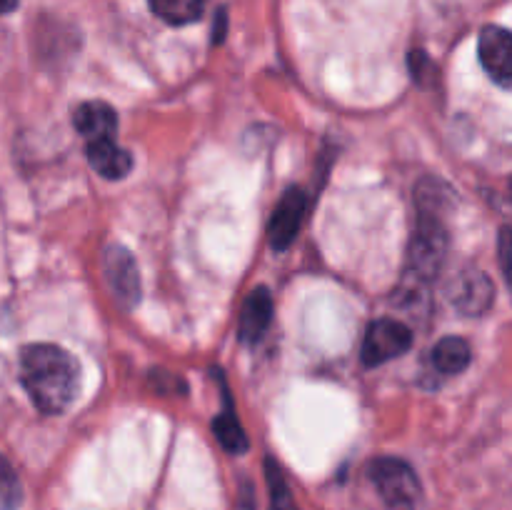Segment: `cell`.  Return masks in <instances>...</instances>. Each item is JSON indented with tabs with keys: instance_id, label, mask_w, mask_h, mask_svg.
<instances>
[{
	"instance_id": "obj_1",
	"label": "cell",
	"mask_w": 512,
	"mask_h": 510,
	"mask_svg": "<svg viewBox=\"0 0 512 510\" xmlns=\"http://www.w3.org/2000/svg\"><path fill=\"white\" fill-rule=\"evenodd\" d=\"M20 383L40 413L60 415L78 393V360L53 343L25 345L20 350Z\"/></svg>"
},
{
	"instance_id": "obj_2",
	"label": "cell",
	"mask_w": 512,
	"mask_h": 510,
	"mask_svg": "<svg viewBox=\"0 0 512 510\" xmlns=\"http://www.w3.org/2000/svg\"><path fill=\"white\" fill-rule=\"evenodd\" d=\"M448 253V228L435 208L420 205L415 233L408 248V268H405V285L408 295H418L435 280L445 263Z\"/></svg>"
},
{
	"instance_id": "obj_3",
	"label": "cell",
	"mask_w": 512,
	"mask_h": 510,
	"mask_svg": "<svg viewBox=\"0 0 512 510\" xmlns=\"http://www.w3.org/2000/svg\"><path fill=\"white\" fill-rule=\"evenodd\" d=\"M368 478L388 510H415L420 503V480L415 470L400 458H375L368 465Z\"/></svg>"
},
{
	"instance_id": "obj_4",
	"label": "cell",
	"mask_w": 512,
	"mask_h": 510,
	"mask_svg": "<svg viewBox=\"0 0 512 510\" xmlns=\"http://www.w3.org/2000/svg\"><path fill=\"white\" fill-rule=\"evenodd\" d=\"M413 345V330L395 318H378L368 325L363 340V365L378 368L388 360L400 358Z\"/></svg>"
},
{
	"instance_id": "obj_5",
	"label": "cell",
	"mask_w": 512,
	"mask_h": 510,
	"mask_svg": "<svg viewBox=\"0 0 512 510\" xmlns=\"http://www.w3.org/2000/svg\"><path fill=\"white\" fill-rule=\"evenodd\" d=\"M310 198L303 188L293 185V188L285 190L280 195L278 205H275L273 215H270L268 223V240L270 248L285 250L293 245V240L298 238L300 228H303V220L308 215Z\"/></svg>"
},
{
	"instance_id": "obj_6",
	"label": "cell",
	"mask_w": 512,
	"mask_h": 510,
	"mask_svg": "<svg viewBox=\"0 0 512 510\" xmlns=\"http://www.w3.org/2000/svg\"><path fill=\"white\" fill-rule=\"evenodd\" d=\"M105 278H108L113 295L125 308H135L140 303V295H143L140 270L133 253L125 245H108V250H105Z\"/></svg>"
},
{
	"instance_id": "obj_7",
	"label": "cell",
	"mask_w": 512,
	"mask_h": 510,
	"mask_svg": "<svg viewBox=\"0 0 512 510\" xmlns=\"http://www.w3.org/2000/svg\"><path fill=\"white\" fill-rule=\"evenodd\" d=\"M450 303L455 305V310H460L463 315H483L485 310L493 305L495 300V288L493 280L488 278V273L480 268H465L455 275L453 283L448 285Z\"/></svg>"
},
{
	"instance_id": "obj_8",
	"label": "cell",
	"mask_w": 512,
	"mask_h": 510,
	"mask_svg": "<svg viewBox=\"0 0 512 510\" xmlns=\"http://www.w3.org/2000/svg\"><path fill=\"white\" fill-rule=\"evenodd\" d=\"M480 63L485 73L495 80L503 90H510L512 85V35L510 30L500 25H488L480 33L478 43Z\"/></svg>"
},
{
	"instance_id": "obj_9",
	"label": "cell",
	"mask_w": 512,
	"mask_h": 510,
	"mask_svg": "<svg viewBox=\"0 0 512 510\" xmlns=\"http://www.w3.org/2000/svg\"><path fill=\"white\" fill-rule=\"evenodd\" d=\"M273 323V295L265 285H258L245 298L243 310H240L238 335L243 343H258L265 330Z\"/></svg>"
},
{
	"instance_id": "obj_10",
	"label": "cell",
	"mask_w": 512,
	"mask_h": 510,
	"mask_svg": "<svg viewBox=\"0 0 512 510\" xmlns=\"http://www.w3.org/2000/svg\"><path fill=\"white\" fill-rule=\"evenodd\" d=\"M215 380L220 385V393H223V408H220V415L213 420V433L215 438L220 440L225 450L230 455H243L248 450V435H245L243 425H240L238 413H235V403H233V395H230L228 383L223 378V370L215 368Z\"/></svg>"
},
{
	"instance_id": "obj_11",
	"label": "cell",
	"mask_w": 512,
	"mask_h": 510,
	"mask_svg": "<svg viewBox=\"0 0 512 510\" xmlns=\"http://www.w3.org/2000/svg\"><path fill=\"white\" fill-rule=\"evenodd\" d=\"M85 155L88 163L100 178L105 180H120L130 173L133 168V158L125 148L115 143V138H98L85 143Z\"/></svg>"
},
{
	"instance_id": "obj_12",
	"label": "cell",
	"mask_w": 512,
	"mask_h": 510,
	"mask_svg": "<svg viewBox=\"0 0 512 510\" xmlns=\"http://www.w3.org/2000/svg\"><path fill=\"white\" fill-rule=\"evenodd\" d=\"M73 125L80 135L88 140L98 138H115L118 130V115L103 100H85L73 110Z\"/></svg>"
},
{
	"instance_id": "obj_13",
	"label": "cell",
	"mask_w": 512,
	"mask_h": 510,
	"mask_svg": "<svg viewBox=\"0 0 512 510\" xmlns=\"http://www.w3.org/2000/svg\"><path fill=\"white\" fill-rule=\"evenodd\" d=\"M430 360H433L438 373L458 375L470 365V360H473V350H470L468 340L458 338V335H448V338L435 343L433 353H430Z\"/></svg>"
},
{
	"instance_id": "obj_14",
	"label": "cell",
	"mask_w": 512,
	"mask_h": 510,
	"mask_svg": "<svg viewBox=\"0 0 512 510\" xmlns=\"http://www.w3.org/2000/svg\"><path fill=\"white\" fill-rule=\"evenodd\" d=\"M148 5L168 25H188L203 15L208 0H148Z\"/></svg>"
},
{
	"instance_id": "obj_15",
	"label": "cell",
	"mask_w": 512,
	"mask_h": 510,
	"mask_svg": "<svg viewBox=\"0 0 512 510\" xmlns=\"http://www.w3.org/2000/svg\"><path fill=\"white\" fill-rule=\"evenodd\" d=\"M265 480H268L270 490V510H298L293 490H290L288 478H285L278 460L265 458Z\"/></svg>"
},
{
	"instance_id": "obj_16",
	"label": "cell",
	"mask_w": 512,
	"mask_h": 510,
	"mask_svg": "<svg viewBox=\"0 0 512 510\" xmlns=\"http://www.w3.org/2000/svg\"><path fill=\"white\" fill-rule=\"evenodd\" d=\"M23 500V488L13 465L0 455V510H15Z\"/></svg>"
},
{
	"instance_id": "obj_17",
	"label": "cell",
	"mask_w": 512,
	"mask_h": 510,
	"mask_svg": "<svg viewBox=\"0 0 512 510\" xmlns=\"http://www.w3.org/2000/svg\"><path fill=\"white\" fill-rule=\"evenodd\" d=\"M408 65L410 75H413V80L420 88H433V85L438 83V65H435L423 50H410Z\"/></svg>"
},
{
	"instance_id": "obj_18",
	"label": "cell",
	"mask_w": 512,
	"mask_h": 510,
	"mask_svg": "<svg viewBox=\"0 0 512 510\" xmlns=\"http://www.w3.org/2000/svg\"><path fill=\"white\" fill-rule=\"evenodd\" d=\"M498 255H500V265H503L505 280H510V228L508 225H503V230H500Z\"/></svg>"
},
{
	"instance_id": "obj_19",
	"label": "cell",
	"mask_w": 512,
	"mask_h": 510,
	"mask_svg": "<svg viewBox=\"0 0 512 510\" xmlns=\"http://www.w3.org/2000/svg\"><path fill=\"white\" fill-rule=\"evenodd\" d=\"M215 43H220V40H223V35H225V10H220L218 13V28H215Z\"/></svg>"
},
{
	"instance_id": "obj_20",
	"label": "cell",
	"mask_w": 512,
	"mask_h": 510,
	"mask_svg": "<svg viewBox=\"0 0 512 510\" xmlns=\"http://www.w3.org/2000/svg\"><path fill=\"white\" fill-rule=\"evenodd\" d=\"M15 8H18V0H0V15L13 13Z\"/></svg>"
}]
</instances>
